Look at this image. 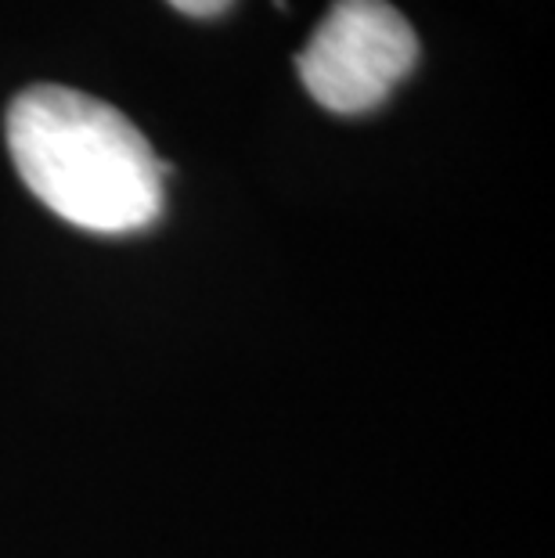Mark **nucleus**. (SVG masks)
Listing matches in <instances>:
<instances>
[{
	"instance_id": "obj_3",
	"label": "nucleus",
	"mask_w": 555,
	"mask_h": 558,
	"mask_svg": "<svg viewBox=\"0 0 555 558\" xmlns=\"http://www.w3.org/2000/svg\"><path fill=\"white\" fill-rule=\"evenodd\" d=\"M177 11H184V15H198V19H209V15H220L224 8L231 4V0H170Z\"/></svg>"
},
{
	"instance_id": "obj_2",
	"label": "nucleus",
	"mask_w": 555,
	"mask_h": 558,
	"mask_svg": "<svg viewBox=\"0 0 555 558\" xmlns=\"http://www.w3.org/2000/svg\"><path fill=\"white\" fill-rule=\"evenodd\" d=\"M419 62V37L389 0H336L300 51V80L328 112L383 105Z\"/></svg>"
},
{
	"instance_id": "obj_1",
	"label": "nucleus",
	"mask_w": 555,
	"mask_h": 558,
	"mask_svg": "<svg viewBox=\"0 0 555 558\" xmlns=\"http://www.w3.org/2000/svg\"><path fill=\"white\" fill-rule=\"evenodd\" d=\"M4 130L22 184L55 217L94 234H134L159 220L170 166L120 109L40 83L11 101Z\"/></svg>"
}]
</instances>
